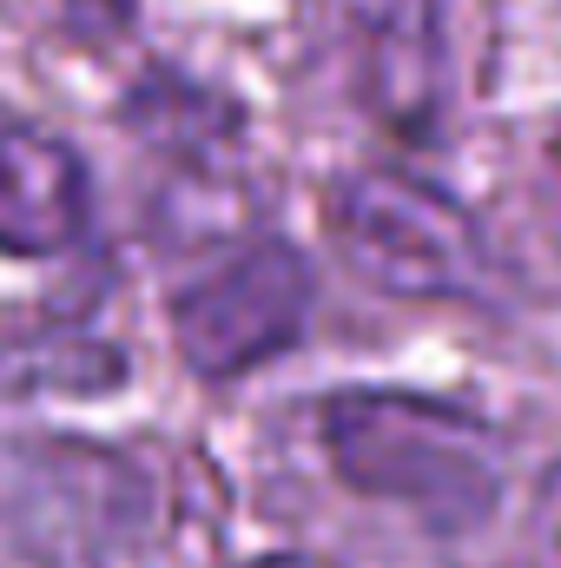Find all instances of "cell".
<instances>
[{"label": "cell", "instance_id": "1", "mask_svg": "<svg viewBox=\"0 0 561 568\" xmlns=\"http://www.w3.org/2000/svg\"><path fill=\"white\" fill-rule=\"evenodd\" d=\"M317 443L350 496L404 509L436 536L482 529L509 489L502 429L422 390H337L317 410Z\"/></svg>", "mask_w": 561, "mask_h": 568}, {"label": "cell", "instance_id": "2", "mask_svg": "<svg viewBox=\"0 0 561 568\" xmlns=\"http://www.w3.org/2000/svg\"><path fill=\"white\" fill-rule=\"evenodd\" d=\"M324 232L370 291L410 297V304L469 297L482 291V272H489V245L476 219L442 185L397 165H364L337 179L324 199Z\"/></svg>", "mask_w": 561, "mask_h": 568}, {"label": "cell", "instance_id": "3", "mask_svg": "<svg viewBox=\"0 0 561 568\" xmlns=\"http://www.w3.org/2000/svg\"><path fill=\"white\" fill-rule=\"evenodd\" d=\"M310 317V265L284 239H245L218 252L205 272L172 291V351L192 377L232 384L245 371H265L304 337Z\"/></svg>", "mask_w": 561, "mask_h": 568}, {"label": "cell", "instance_id": "4", "mask_svg": "<svg viewBox=\"0 0 561 568\" xmlns=\"http://www.w3.org/2000/svg\"><path fill=\"white\" fill-rule=\"evenodd\" d=\"M0 529L40 562L100 568L140 549L145 483L100 449H7Z\"/></svg>", "mask_w": 561, "mask_h": 568}, {"label": "cell", "instance_id": "5", "mask_svg": "<svg viewBox=\"0 0 561 568\" xmlns=\"http://www.w3.org/2000/svg\"><path fill=\"white\" fill-rule=\"evenodd\" d=\"M317 47L344 100L397 140H422L449 100L436 0H317Z\"/></svg>", "mask_w": 561, "mask_h": 568}, {"label": "cell", "instance_id": "6", "mask_svg": "<svg viewBox=\"0 0 561 568\" xmlns=\"http://www.w3.org/2000/svg\"><path fill=\"white\" fill-rule=\"evenodd\" d=\"M93 185L73 145L40 120L0 106V258H53L86 232Z\"/></svg>", "mask_w": 561, "mask_h": 568}, {"label": "cell", "instance_id": "7", "mask_svg": "<svg viewBox=\"0 0 561 568\" xmlns=\"http://www.w3.org/2000/svg\"><path fill=\"white\" fill-rule=\"evenodd\" d=\"M529 562L561 568V463L542 476V489L529 503Z\"/></svg>", "mask_w": 561, "mask_h": 568}, {"label": "cell", "instance_id": "8", "mask_svg": "<svg viewBox=\"0 0 561 568\" xmlns=\"http://www.w3.org/2000/svg\"><path fill=\"white\" fill-rule=\"evenodd\" d=\"M60 7H67V20H73L80 33H93V40H113V33L133 27V0H60Z\"/></svg>", "mask_w": 561, "mask_h": 568}, {"label": "cell", "instance_id": "9", "mask_svg": "<svg viewBox=\"0 0 561 568\" xmlns=\"http://www.w3.org/2000/svg\"><path fill=\"white\" fill-rule=\"evenodd\" d=\"M245 568H330V562H317V556H258Z\"/></svg>", "mask_w": 561, "mask_h": 568}]
</instances>
